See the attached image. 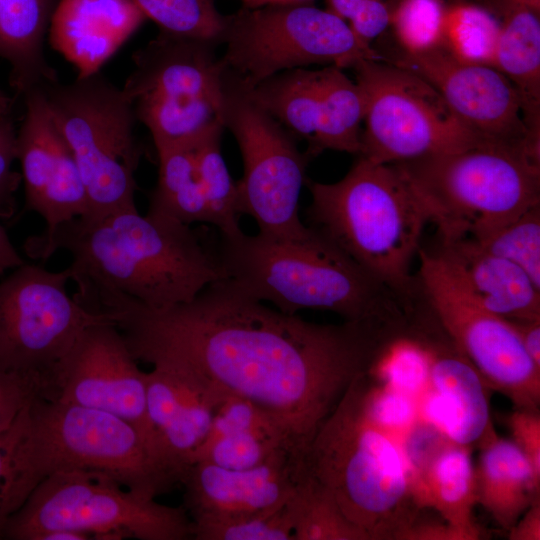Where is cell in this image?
Segmentation results:
<instances>
[{"instance_id": "9a60e30c", "label": "cell", "mask_w": 540, "mask_h": 540, "mask_svg": "<svg viewBox=\"0 0 540 540\" xmlns=\"http://www.w3.org/2000/svg\"><path fill=\"white\" fill-rule=\"evenodd\" d=\"M418 257L416 277L424 298L483 383L515 408L539 410L540 367L525 351L512 322L467 297L429 250L421 246Z\"/></svg>"}, {"instance_id": "f1b7e54d", "label": "cell", "mask_w": 540, "mask_h": 540, "mask_svg": "<svg viewBox=\"0 0 540 540\" xmlns=\"http://www.w3.org/2000/svg\"><path fill=\"white\" fill-rule=\"evenodd\" d=\"M244 87L249 97L293 137H301L311 146L319 120L320 70H286Z\"/></svg>"}, {"instance_id": "2e32d148", "label": "cell", "mask_w": 540, "mask_h": 540, "mask_svg": "<svg viewBox=\"0 0 540 540\" xmlns=\"http://www.w3.org/2000/svg\"><path fill=\"white\" fill-rule=\"evenodd\" d=\"M389 62L430 83L482 144L506 147L540 162V134L528 127L518 91L496 68L458 61L442 47L402 53Z\"/></svg>"}, {"instance_id": "d4e9b609", "label": "cell", "mask_w": 540, "mask_h": 540, "mask_svg": "<svg viewBox=\"0 0 540 540\" xmlns=\"http://www.w3.org/2000/svg\"><path fill=\"white\" fill-rule=\"evenodd\" d=\"M475 466L477 504L508 530L540 497V476L511 439L499 436L493 424L478 443Z\"/></svg>"}, {"instance_id": "3957f363", "label": "cell", "mask_w": 540, "mask_h": 540, "mask_svg": "<svg viewBox=\"0 0 540 540\" xmlns=\"http://www.w3.org/2000/svg\"><path fill=\"white\" fill-rule=\"evenodd\" d=\"M373 376L356 378L305 454L307 471L370 540H399L416 518L413 468L375 414Z\"/></svg>"}, {"instance_id": "9c48e42d", "label": "cell", "mask_w": 540, "mask_h": 540, "mask_svg": "<svg viewBox=\"0 0 540 540\" xmlns=\"http://www.w3.org/2000/svg\"><path fill=\"white\" fill-rule=\"evenodd\" d=\"M43 89L86 190L89 213L80 218L136 210L141 149L134 136V109L122 88L98 72Z\"/></svg>"}, {"instance_id": "44dd1931", "label": "cell", "mask_w": 540, "mask_h": 540, "mask_svg": "<svg viewBox=\"0 0 540 540\" xmlns=\"http://www.w3.org/2000/svg\"><path fill=\"white\" fill-rule=\"evenodd\" d=\"M417 324L427 353L431 419L447 439L467 446L479 443L493 424L483 380L430 308L418 313Z\"/></svg>"}, {"instance_id": "52a82bcc", "label": "cell", "mask_w": 540, "mask_h": 540, "mask_svg": "<svg viewBox=\"0 0 540 540\" xmlns=\"http://www.w3.org/2000/svg\"><path fill=\"white\" fill-rule=\"evenodd\" d=\"M438 237H478L540 204V162L490 144L396 164Z\"/></svg>"}, {"instance_id": "7402d4cb", "label": "cell", "mask_w": 540, "mask_h": 540, "mask_svg": "<svg viewBox=\"0 0 540 540\" xmlns=\"http://www.w3.org/2000/svg\"><path fill=\"white\" fill-rule=\"evenodd\" d=\"M472 301L510 321L540 320V289L512 262L467 236L438 237L429 250Z\"/></svg>"}, {"instance_id": "f6af8a7d", "label": "cell", "mask_w": 540, "mask_h": 540, "mask_svg": "<svg viewBox=\"0 0 540 540\" xmlns=\"http://www.w3.org/2000/svg\"><path fill=\"white\" fill-rule=\"evenodd\" d=\"M24 263V259L13 246L0 223V275L6 270H13Z\"/></svg>"}, {"instance_id": "4316f807", "label": "cell", "mask_w": 540, "mask_h": 540, "mask_svg": "<svg viewBox=\"0 0 540 540\" xmlns=\"http://www.w3.org/2000/svg\"><path fill=\"white\" fill-rule=\"evenodd\" d=\"M59 0H0V58L10 66L17 96L58 82L46 61L44 42Z\"/></svg>"}, {"instance_id": "4fadbf2b", "label": "cell", "mask_w": 540, "mask_h": 540, "mask_svg": "<svg viewBox=\"0 0 540 540\" xmlns=\"http://www.w3.org/2000/svg\"><path fill=\"white\" fill-rule=\"evenodd\" d=\"M220 112L243 160V176L237 182L241 214L254 219L264 236L296 239L308 234L310 227L299 216V198L311 158L224 65Z\"/></svg>"}, {"instance_id": "83f0119b", "label": "cell", "mask_w": 540, "mask_h": 540, "mask_svg": "<svg viewBox=\"0 0 540 540\" xmlns=\"http://www.w3.org/2000/svg\"><path fill=\"white\" fill-rule=\"evenodd\" d=\"M320 70V109L316 135L305 151L312 158L324 150L359 154L364 97L359 85L336 66Z\"/></svg>"}, {"instance_id": "484cf974", "label": "cell", "mask_w": 540, "mask_h": 540, "mask_svg": "<svg viewBox=\"0 0 540 540\" xmlns=\"http://www.w3.org/2000/svg\"><path fill=\"white\" fill-rule=\"evenodd\" d=\"M487 8L500 25L493 67L514 85L528 127L540 134V10L512 0H490Z\"/></svg>"}, {"instance_id": "8d00e7d4", "label": "cell", "mask_w": 540, "mask_h": 540, "mask_svg": "<svg viewBox=\"0 0 540 540\" xmlns=\"http://www.w3.org/2000/svg\"><path fill=\"white\" fill-rule=\"evenodd\" d=\"M293 496L278 507L246 516L191 521L192 539L294 540Z\"/></svg>"}, {"instance_id": "1f68e13d", "label": "cell", "mask_w": 540, "mask_h": 540, "mask_svg": "<svg viewBox=\"0 0 540 540\" xmlns=\"http://www.w3.org/2000/svg\"><path fill=\"white\" fill-rule=\"evenodd\" d=\"M499 32L487 7L454 2L446 5L441 47L458 61L493 67Z\"/></svg>"}, {"instance_id": "ffe728a7", "label": "cell", "mask_w": 540, "mask_h": 540, "mask_svg": "<svg viewBox=\"0 0 540 540\" xmlns=\"http://www.w3.org/2000/svg\"><path fill=\"white\" fill-rule=\"evenodd\" d=\"M152 368L146 372V415L152 445L164 467L181 483L224 396L176 370Z\"/></svg>"}, {"instance_id": "8fae6325", "label": "cell", "mask_w": 540, "mask_h": 540, "mask_svg": "<svg viewBox=\"0 0 540 540\" xmlns=\"http://www.w3.org/2000/svg\"><path fill=\"white\" fill-rule=\"evenodd\" d=\"M222 44L224 67L246 87L311 65L344 69L364 59L382 60L357 40L346 20L310 3L241 7L226 15Z\"/></svg>"}, {"instance_id": "ba28073f", "label": "cell", "mask_w": 540, "mask_h": 540, "mask_svg": "<svg viewBox=\"0 0 540 540\" xmlns=\"http://www.w3.org/2000/svg\"><path fill=\"white\" fill-rule=\"evenodd\" d=\"M56 530L86 533L93 539H192L183 505L158 503L109 476L79 470L42 480L10 517L1 538L39 540Z\"/></svg>"}, {"instance_id": "b9f144b4", "label": "cell", "mask_w": 540, "mask_h": 540, "mask_svg": "<svg viewBox=\"0 0 540 540\" xmlns=\"http://www.w3.org/2000/svg\"><path fill=\"white\" fill-rule=\"evenodd\" d=\"M511 440L540 476V412L516 408L506 418Z\"/></svg>"}, {"instance_id": "cb8c5ba5", "label": "cell", "mask_w": 540, "mask_h": 540, "mask_svg": "<svg viewBox=\"0 0 540 540\" xmlns=\"http://www.w3.org/2000/svg\"><path fill=\"white\" fill-rule=\"evenodd\" d=\"M414 497L417 507L432 508L461 540L481 538L474 519L477 499L470 446L446 438L424 467L414 470Z\"/></svg>"}, {"instance_id": "7c38bea8", "label": "cell", "mask_w": 540, "mask_h": 540, "mask_svg": "<svg viewBox=\"0 0 540 540\" xmlns=\"http://www.w3.org/2000/svg\"><path fill=\"white\" fill-rule=\"evenodd\" d=\"M352 69L365 104L359 156L397 164L482 144L415 73L387 60L364 59Z\"/></svg>"}, {"instance_id": "e575fe53", "label": "cell", "mask_w": 540, "mask_h": 540, "mask_svg": "<svg viewBox=\"0 0 540 540\" xmlns=\"http://www.w3.org/2000/svg\"><path fill=\"white\" fill-rule=\"evenodd\" d=\"M159 27L177 37L222 44L226 15L217 0H132Z\"/></svg>"}, {"instance_id": "74e56055", "label": "cell", "mask_w": 540, "mask_h": 540, "mask_svg": "<svg viewBox=\"0 0 540 540\" xmlns=\"http://www.w3.org/2000/svg\"><path fill=\"white\" fill-rule=\"evenodd\" d=\"M444 0H400L389 26L405 54H421L441 47Z\"/></svg>"}, {"instance_id": "d590c367", "label": "cell", "mask_w": 540, "mask_h": 540, "mask_svg": "<svg viewBox=\"0 0 540 540\" xmlns=\"http://www.w3.org/2000/svg\"><path fill=\"white\" fill-rule=\"evenodd\" d=\"M472 239L488 252L517 265L540 289V204Z\"/></svg>"}, {"instance_id": "d6986e66", "label": "cell", "mask_w": 540, "mask_h": 540, "mask_svg": "<svg viewBox=\"0 0 540 540\" xmlns=\"http://www.w3.org/2000/svg\"><path fill=\"white\" fill-rule=\"evenodd\" d=\"M305 454L287 451L248 469L195 462L181 481L183 507L191 521L235 518L278 507L296 493L306 476Z\"/></svg>"}, {"instance_id": "c3c4849f", "label": "cell", "mask_w": 540, "mask_h": 540, "mask_svg": "<svg viewBox=\"0 0 540 540\" xmlns=\"http://www.w3.org/2000/svg\"><path fill=\"white\" fill-rule=\"evenodd\" d=\"M13 99L0 89V116L11 115Z\"/></svg>"}, {"instance_id": "ac0fdd59", "label": "cell", "mask_w": 540, "mask_h": 540, "mask_svg": "<svg viewBox=\"0 0 540 540\" xmlns=\"http://www.w3.org/2000/svg\"><path fill=\"white\" fill-rule=\"evenodd\" d=\"M25 112L16 134V160L25 210L40 215L45 231L28 242L48 240L62 224L86 217L89 205L75 158L48 105L43 87L23 96Z\"/></svg>"}, {"instance_id": "7bdbcfd3", "label": "cell", "mask_w": 540, "mask_h": 540, "mask_svg": "<svg viewBox=\"0 0 540 540\" xmlns=\"http://www.w3.org/2000/svg\"><path fill=\"white\" fill-rule=\"evenodd\" d=\"M509 540H540V497L507 530Z\"/></svg>"}, {"instance_id": "5b68a950", "label": "cell", "mask_w": 540, "mask_h": 540, "mask_svg": "<svg viewBox=\"0 0 540 540\" xmlns=\"http://www.w3.org/2000/svg\"><path fill=\"white\" fill-rule=\"evenodd\" d=\"M310 227L321 233L401 302L418 290L412 263L429 213L396 164L359 156L334 183L307 181Z\"/></svg>"}, {"instance_id": "681fc988", "label": "cell", "mask_w": 540, "mask_h": 540, "mask_svg": "<svg viewBox=\"0 0 540 540\" xmlns=\"http://www.w3.org/2000/svg\"><path fill=\"white\" fill-rule=\"evenodd\" d=\"M512 1L540 10V0H512Z\"/></svg>"}, {"instance_id": "8992f818", "label": "cell", "mask_w": 540, "mask_h": 540, "mask_svg": "<svg viewBox=\"0 0 540 540\" xmlns=\"http://www.w3.org/2000/svg\"><path fill=\"white\" fill-rule=\"evenodd\" d=\"M21 418L19 466L25 501L42 480L61 471L103 474L153 498L177 484L148 439L111 413L37 394Z\"/></svg>"}, {"instance_id": "e0dca14e", "label": "cell", "mask_w": 540, "mask_h": 540, "mask_svg": "<svg viewBox=\"0 0 540 540\" xmlns=\"http://www.w3.org/2000/svg\"><path fill=\"white\" fill-rule=\"evenodd\" d=\"M40 395L118 416L154 449L146 415V372L111 319L83 331Z\"/></svg>"}, {"instance_id": "bcb514c9", "label": "cell", "mask_w": 540, "mask_h": 540, "mask_svg": "<svg viewBox=\"0 0 540 540\" xmlns=\"http://www.w3.org/2000/svg\"><path fill=\"white\" fill-rule=\"evenodd\" d=\"M361 0H327V10L348 20Z\"/></svg>"}, {"instance_id": "7a4b0ae2", "label": "cell", "mask_w": 540, "mask_h": 540, "mask_svg": "<svg viewBox=\"0 0 540 540\" xmlns=\"http://www.w3.org/2000/svg\"><path fill=\"white\" fill-rule=\"evenodd\" d=\"M25 249L42 260L66 250L71 281L116 291L153 309L189 302L226 278L218 253L189 225L137 209L77 217L44 242L27 241Z\"/></svg>"}, {"instance_id": "6da1fadb", "label": "cell", "mask_w": 540, "mask_h": 540, "mask_svg": "<svg viewBox=\"0 0 540 540\" xmlns=\"http://www.w3.org/2000/svg\"><path fill=\"white\" fill-rule=\"evenodd\" d=\"M95 304L137 362L253 402L306 450L352 382L371 370L388 334L383 322L304 320L269 308L227 279L162 309L108 289L96 292Z\"/></svg>"}, {"instance_id": "4dcf8cb0", "label": "cell", "mask_w": 540, "mask_h": 540, "mask_svg": "<svg viewBox=\"0 0 540 540\" xmlns=\"http://www.w3.org/2000/svg\"><path fill=\"white\" fill-rule=\"evenodd\" d=\"M222 124L207 130L192 147L198 179L208 209V224L218 228L221 236L242 232L239 195L221 151Z\"/></svg>"}, {"instance_id": "60d3db41", "label": "cell", "mask_w": 540, "mask_h": 540, "mask_svg": "<svg viewBox=\"0 0 540 540\" xmlns=\"http://www.w3.org/2000/svg\"><path fill=\"white\" fill-rule=\"evenodd\" d=\"M40 392L38 384L30 378L0 372V433L14 423L25 406Z\"/></svg>"}, {"instance_id": "30bf717a", "label": "cell", "mask_w": 540, "mask_h": 540, "mask_svg": "<svg viewBox=\"0 0 540 540\" xmlns=\"http://www.w3.org/2000/svg\"><path fill=\"white\" fill-rule=\"evenodd\" d=\"M217 46L159 31L134 53V69L122 91L156 149L191 144L222 124L223 64Z\"/></svg>"}, {"instance_id": "f546056e", "label": "cell", "mask_w": 540, "mask_h": 540, "mask_svg": "<svg viewBox=\"0 0 540 540\" xmlns=\"http://www.w3.org/2000/svg\"><path fill=\"white\" fill-rule=\"evenodd\" d=\"M192 144L156 149L158 180L148 212L171 217L183 224L207 223L208 209L198 179Z\"/></svg>"}, {"instance_id": "f35d334b", "label": "cell", "mask_w": 540, "mask_h": 540, "mask_svg": "<svg viewBox=\"0 0 540 540\" xmlns=\"http://www.w3.org/2000/svg\"><path fill=\"white\" fill-rule=\"evenodd\" d=\"M21 413L7 430L0 433V538L10 517L25 502L19 467Z\"/></svg>"}, {"instance_id": "277c9868", "label": "cell", "mask_w": 540, "mask_h": 540, "mask_svg": "<svg viewBox=\"0 0 540 540\" xmlns=\"http://www.w3.org/2000/svg\"><path fill=\"white\" fill-rule=\"evenodd\" d=\"M218 255L225 279L287 314L316 309L344 321L381 322L403 310L394 294L312 227L296 239L243 231L221 236Z\"/></svg>"}, {"instance_id": "7dc6e473", "label": "cell", "mask_w": 540, "mask_h": 540, "mask_svg": "<svg viewBox=\"0 0 540 540\" xmlns=\"http://www.w3.org/2000/svg\"><path fill=\"white\" fill-rule=\"evenodd\" d=\"M311 0H240L242 7L258 8L270 4H301L310 3Z\"/></svg>"}, {"instance_id": "5bb4252c", "label": "cell", "mask_w": 540, "mask_h": 540, "mask_svg": "<svg viewBox=\"0 0 540 540\" xmlns=\"http://www.w3.org/2000/svg\"><path fill=\"white\" fill-rule=\"evenodd\" d=\"M70 270L24 263L0 281V372L47 388L57 366L89 326L110 319L70 296Z\"/></svg>"}, {"instance_id": "836d02e7", "label": "cell", "mask_w": 540, "mask_h": 540, "mask_svg": "<svg viewBox=\"0 0 540 540\" xmlns=\"http://www.w3.org/2000/svg\"><path fill=\"white\" fill-rule=\"evenodd\" d=\"M287 451L305 448L284 432L239 430L206 439L194 461H207L228 469H248Z\"/></svg>"}, {"instance_id": "d6a6232c", "label": "cell", "mask_w": 540, "mask_h": 540, "mask_svg": "<svg viewBox=\"0 0 540 540\" xmlns=\"http://www.w3.org/2000/svg\"><path fill=\"white\" fill-rule=\"evenodd\" d=\"M292 501L294 540H370L308 471Z\"/></svg>"}, {"instance_id": "603a6c76", "label": "cell", "mask_w": 540, "mask_h": 540, "mask_svg": "<svg viewBox=\"0 0 540 540\" xmlns=\"http://www.w3.org/2000/svg\"><path fill=\"white\" fill-rule=\"evenodd\" d=\"M146 19L132 0H59L47 36L84 78L100 72Z\"/></svg>"}, {"instance_id": "ee69618b", "label": "cell", "mask_w": 540, "mask_h": 540, "mask_svg": "<svg viewBox=\"0 0 540 540\" xmlns=\"http://www.w3.org/2000/svg\"><path fill=\"white\" fill-rule=\"evenodd\" d=\"M511 322L525 351L534 363L540 367V320Z\"/></svg>"}, {"instance_id": "ab89813d", "label": "cell", "mask_w": 540, "mask_h": 540, "mask_svg": "<svg viewBox=\"0 0 540 540\" xmlns=\"http://www.w3.org/2000/svg\"><path fill=\"white\" fill-rule=\"evenodd\" d=\"M16 134L12 114L0 116V218H9L15 210L14 192L21 175L12 170L16 160Z\"/></svg>"}]
</instances>
